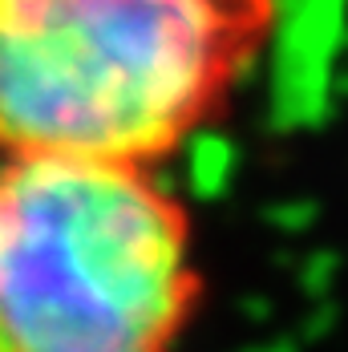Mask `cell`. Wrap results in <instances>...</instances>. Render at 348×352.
Listing matches in <instances>:
<instances>
[{
	"label": "cell",
	"instance_id": "cell-1",
	"mask_svg": "<svg viewBox=\"0 0 348 352\" xmlns=\"http://www.w3.org/2000/svg\"><path fill=\"white\" fill-rule=\"evenodd\" d=\"M276 0H0V154L158 166L223 113Z\"/></svg>",
	"mask_w": 348,
	"mask_h": 352
},
{
	"label": "cell",
	"instance_id": "cell-2",
	"mask_svg": "<svg viewBox=\"0 0 348 352\" xmlns=\"http://www.w3.org/2000/svg\"><path fill=\"white\" fill-rule=\"evenodd\" d=\"M199 304L195 223L154 166L0 154V352H178Z\"/></svg>",
	"mask_w": 348,
	"mask_h": 352
}]
</instances>
